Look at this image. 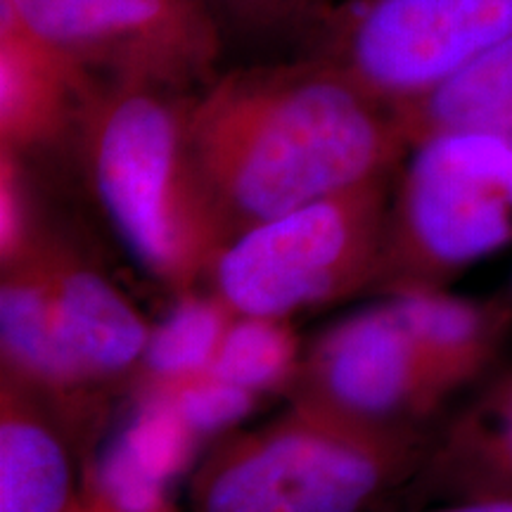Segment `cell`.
<instances>
[{"label":"cell","instance_id":"12","mask_svg":"<svg viewBox=\"0 0 512 512\" xmlns=\"http://www.w3.org/2000/svg\"><path fill=\"white\" fill-rule=\"evenodd\" d=\"M0 342L12 380L27 384V389L69 401L93 382L64 342L53 290L34 240L5 266Z\"/></svg>","mask_w":512,"mask_h":512},{"label":"cell","instance_id":"22","mask_svg":"<svg viewBox=\"0 0 512 512\" xmlns=\"http://www.w3.org/2000/svg\"><path fill=\"white\" fill-rule=\"evenodd\" d=\"M230 3L240 5L247 10H275V8H290V5L306 3V0H230Z\"/></svg>","mask_w":512,"mask_h":512},{"label":"cell","instance_id":"9","mask_svg":"<svg viewBox=\"0 0 512 512\" xmlns=\"http://www.w3.org/2000/svg\"><path fill=\"white\" fill-rule=\"evenodd\" d=\"M195 441L166 389L143 396L91 460L72 512H181L176 484Z\"/></svg>","mask_w":512,"mask_h":512},{"label":"cell","instance_id":"19","mask_svg":"<svg viewBox=\"0 0 512 512\" xmlns=\"http://www.w3.org/2000/svg\"><path fill=\"white\" fill-rule=\"evenodd\" d=\"M169 392L174 408L185 427L197 439L228 430L252 413L256 394L238 384L219 380L211 373L190 377V380L162 384Z\"/></svg>","mask_w":512,"mask_h":512},{"label":"cell","instance_id":"2","mask_svg":"<svg viewBox=\"0 0 512 512\" xmlns=\"http://www.w3.org/2000/svg\"><path fill=\"white\" fill-rule=\"evenodd\" d=\"M174 91L112 81L86 107V155L98 200L145 271L185 287L216 264L230 235L197 174Z\"/></svg>","mask_w":512,"mask_h":512},{"label":"cell","instance_id":"6","mask_svg":"<svg viewBox=\"0 0 512 512\" xmlns=\"http://www.w3.org/2000/svg\"><path fill=\"white\" fill-rule=\"evenodd\" d=\"M510 34L512 0H344L318 55L399 110Z\"/></svg>","mask_w":512,"mask_h":512},{"label":"cell","instance_id":"7","mask_svg":"<svg viewBox=\"0 0 512 512\" xmlns=\"http://www.w3.org/2000/svg\"><path fill=\"white\" fill-rule=\"evenodd\" d=\"M86 74L178 91L214 72L221 36L202 0H0Z\"/></svg>","mask_w":512,"mask_h":512},{"label":"cell","instance_id":"3","mask_svg":"<svg viewBox=\"0 0 512 512\" xmlns=\"http://www.w3.org/2000/svg\"><path fill=\"white\" fill-rule=\"evenodd\" d=\"M425 460L403 422H373L299 399L216 448L195 472L188 512H370Z\"/></svg>","mask_w":512,"mask_h":512},{"label":"cell","instance_id":"18","mask_svg":"<svg viewBox=\"0 0 512 512\" xmlns=\"http://www.w3.org/2000/svg\"><path fill=\"white\" fill-rule=\"evenodd\" d=\"M294 354L297 342L285 318L242 316L228 325L209 373L256 394L290 380Z\"/></svg>","mask_w":512,"mask_h":512},{"label":"cell","instance_id":"10","mask_svg":"<svg viewBox=\"0 0 512 512\" xmlns=\"http://www.w3.org/2000/svg\"><path fill=\"white\" fill-rule=\"evenodd\" d=\"M88 76L0 3V150L19 155L60 136L91 95Z\"/></svg>","mask_w":512,"mask_h":512},{"label":"cell","instance_id":"14","mask_svg":"<svg viewBox=\"0 0 512 512\" xmlns=\"http://www.w3.org/2000/svg\"><path fill=\"white\" fill-rule=\"evenodd\" d=\"M67 448L15 380L3 382L0 406V512H72Z\"/></svg>","mask_w":512,"mask_h":512},{"label":"cell","instance_id":"11","mask_svg":"<svg viewBox=\"0 0 512 512\" xmlns=\"http://www.w3.org/2000/svg\"><path fill=\"white\" fill-rule=\"evenodd\" d=\"M36 249L48 273L62 337L83 373L100 380L143 361L150 330L124 294L67 249L41 242Z\"/></svg>","mask_w":512,"mask_h":512},{"label":"cell","instance_id":"8","mask_svg":"<svg viewBox=\"0 0 512 512\" xmlns=\"http://www.w3.org/2000/svg\"><path fill=\"white\" fill-rule=\"evenodd\" d=\"M302 396L373 422H403L444 399L389 304L356 313L325 332L306 363Z\"/></svg>","mask_w":512,"mask_h":512},{"label":"cell","instance_id":"20","mask_svg":"<svg viewBox=\"0 0 512 512\" xmlns=\"http://www.w3.org/2000/svg\"><path fill=\"white\" fill-rule=\"evenodd\" d=\"M31 245L29 195L19 169V155L0 150V249L8 266Z\"/></svg>","mask_w":512,"mask_h":512},{"label":"cell","instance_id":"21","mask_svg":"<svg viewBox=\"0 0 512 512\" xmlns=\"http://www.w3.org/2000/svg\"><path fill=\"white\" fill-rule=\"evenodd\" d=\"M422 512H512V498H470Z\"/></svg>","mask_w":512,"mask_h":512},{"label":"cell","instance_id":"17","mask_svg":"<svg viewBox=\"0 0 512 512\" xmlns=\"http://www.w3.org/2000/svg\"><path fill=\"white\" fill-rule=\"evenodd\" d=\"M230 309L221 302L185 297L155 330L143 354L145 368L159 384H174L209 373L226 335Z\"/></svg>","mask_w":512,"mask_h":512},{"label":"cell","instance_id":"16","mask_svg":"<svg viewBox=\"0 0 512 512\" xmlns=\"http://www.w3.org/2000/svg\"><path fill=\"white\" fill-rule=\"evenodd\" d=\"M394 112L408 145L451 131L512 136V34L434 91Z\"/></svg>","mask_w":512,"mask_h":512},{"label":"cell","instance_id":"15","mask_svg":"<svg viewBox=\"0 0 512 512\" xmlns=\"http://www.w3.org/2000/svg\"><path fill=\"white\" fill-rule=\"evenodd\" d=\"M430 460L432 484L453 501L512 498V373L453 422Z\"/></svg>","mask_w":512,"mask_h":512},{"label":"cell","instance_id":"1","mask_svg":"<svg viewBox=\"0 0 512 512\" xmlns=\"http://www.w3.org/2000/svg\"><path fill=\"white\" fill-rule=\"evenodd\" d=\"M185 128L230 242L256 223L392 176L411 150L392 107L323 55L219 76L188 102Z\"/></svg>","mask_w":512,"mask_h":512},{"label":"cell","instance_id":"5","mask_svg":"<svg viewBox=\"0 0 512 512\" xmlns=\"http://www.w3.org/2000/svg\"><path fill=\"white\" fill-rule=\"evenodd\" d=\"M389 176L242 230L216 261L221 302L238 316L287 318L354 290L384 264Z\"/></svg>","mask_w":512,"mask_h":512},{"label":"cell","instance_id":"13","mask_svg":"<svg viewBox=\"0 0 512 512\" xmlns=\"http://www.w3.org/2000/svg\"><path fill=\"white\" fill-rule=\"evenodd\" d=\"M387 304L444 396L482 373L510 325L508 306L451 297L439 287H408Z\"/></svg>","mask_w":512,"mask_h":512},{"label":"cell","instance_id":"4","mask_svg":"<svg viewBox=\"0 0 512 512\" xmlns=\"http://www.w3.org/2000/svg\"><path fill=\"white\" fill-rule=\"evenodd\" d=\"M406 159L384 245L403 290L437 287L512 245V136L434 133Z\"/></svg>","mask_w":512,"mask_h":512}]
</instances>
